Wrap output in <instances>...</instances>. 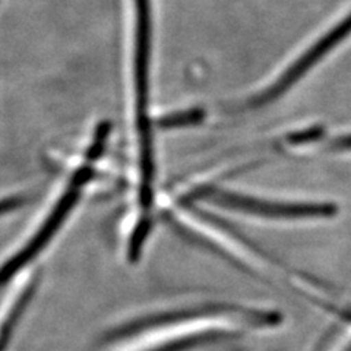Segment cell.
Instances as JSON below:
<instances>
[{
	"instance_id": "cell-1",
	"label": "cell",
	"mask_w": 351,
	"mask_h": 351,
	"mask_svg": "<svg viewBox=\"0 0 351 351\" xmlns=\"http://www.w3.org/2000/svg\"><path fill=\"white\" fill-rule=\"evenodd\" d=\"M281 322L282 315L271 309L206 304L128 322L110 337V344L112 351H183Z\"/></svg>"
},
{
	"instance_id": "cell-2",
	"label": "cell",
	"mask_w": 351,
	"mask_h": 351,
	"mask_svg": "<svg viewBox=\"0 0 351 351\" xmlns=\"http://www.w3.org/2000/svg\"><path fill=\"white\" fill-rule=\"evenodd\" d=\"M135 47L132 73V157L135 179L151 184L157 178L154 122L149 116V68H151V6L149 0H134Z\"/></svg>"
},
{
	"instance_id": "cell-3",
	"label": "cell",
	"mask_w": 351,
	"mask_h": 351,
	"mask_svg": "<svg viewBox=\"0 0 351 351\" xmlns=\"http://www.w3.org/2000/svg\"><path fill=\"white\" fill-rule=\"evenodd\" d=\"M170 221L186 236H191L256 277H274L289 274L282 263L268 256L236 230L227 227L214 215L201 211L193 201L178 196L166 208Z\"/></svg>"
},
{
	"instance_id": "cell-4",
	"label": "cell",
	"mask_w": 351,
	"mask_h": 351,
	"mask_svg": "<svg viewBox=\"0 0 351 351\" xmlns=\"http://www.w3.org/2000/svg\"><path fill=\"white\" fill-rule=\"evenodd\" d=\"M351 36V9L339 18L334 25L326 28L319 37L312 40L306 49L300 50L295 56L284 66L280 73H277L271 82L259 88L243 101L237 103L233 107V112H252L265 107L287 93L290 88L298 84L303 76L311 72L316 64H319L325 56L332 53L337 46L344 43Z\"/></svg>"
},
{
	"instance_id": "cell-5",
	"label": "cell",
	"mask_w": 351,
	"mask_h": 351,
	"mask_svg": "<svg viewBox=\"0 0 351 351\" xmlns=\"http://www.w3.org/2000/svg\"><path fill=\"white\" fill-rule=\"evenodd\" d=\"M180 197L186 199H202L219 208L241 214L271 218V219H313L332 218L338 214V206L334 202H302V201H277L267 197L250 196L246 193L233 192L217 188L206 182L196 183L189 191L186 189Z\"/></svg>"
},
{
	"instance_id": "cell-6",
	"label": "cell",
	"mask_w": 351,
	"mask_h": 351,
	"mask_svg": "<svg viewBox=\"0 0 351 351\" xmlns=\"http://www.w3.org/2000/svg\"><path fill=\"white\" fill-rule=\"evenodd\" d=\"M38 284V274L27 271L14 281L12 291H9L0 306V351H5L10 337L34 294Z\"/></svg>"
},
{
	"instance_id": "cell-7",
	"label": "cell",
	"mask_w": 351,
	"mask_h": 351,
	"mask_svg": "<svg viewBox=\"0 0 351 351\" xmlns=\"http://www.w3.org/2000/svg\"><path fill=\"white\" fill-rule=\"evenodd\" d=\"M312 351H351V315L328 329Z\"/></svg>"
},
{
	"instance_id": "cell-8",
	"label": "cell",
	"mask_w": 351,
	"mask_h": 351,
	"mask_svg": "<svg viewBox=\"0 0 351 351\" xmlns=\"http://www.w3.org/2000/svg\"><path fill=\"white\" fill-rule=\"evenodd\" d=\"M204 112L201 108H189L182 110V112H173L167 116H161L156 125L164 129H174V128H183L196 125L204 120Z\"/></svg>"
}]
</instances>
